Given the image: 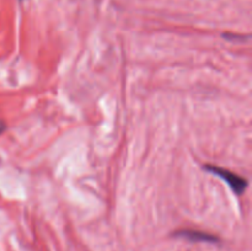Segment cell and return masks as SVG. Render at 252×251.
Returning a JSON list of instances; mask_svg holds the SVG:
<instances>
[{"label": "cell", "mask_w": 252, "mask_h": 251, "mask_svg": "<svg viewBox=\"0 0 252 251\" xmlns=\"http://www.w3.org/2000/svg\"><path fill=\"white\" fill-rule=\"evenodd\" d=\"M204 169L207 171H209L211 174L216 175V176L220 177L223 179L226 184L230 186V188L235 192L238 196L243 194L245 192L246 187H248V181H246L244 177L238 176L234 172L229 171V170L224 169V167H219V166H214V165H206Z\"/></svg>", "instance_id": "cell-1"}, {"label": "cell", "mask_w": 252, "mask_h": 251, "mask_svg": "<svg viewBox=\"0 0 252 251\" xmlns=\"http://www.w3.org/2000/svg\"><path fill=\"white\" fill-rule=\"evenodd\" d=\"M176 238H184L189 241H204V243H218L219 239L217 236L211 235L208 233H203V231L192 230V229H182V230L175 231L172 234Z\"/></svg>", "instance_id": "cell-2"}, {"label": "cell", "mask_w": 252, "mask_h": 251, "mask_svg": "<svg viewBox=\"0 0 252 251\" xmlns=\"http://www.w3.org/2000/svg\"><path fill=\"white\" fill-rule=\"evenodd\" d=\"M5 128H6V125H5L4 122H1V121H0V134H1V133L4 132Z\"/></svg>", "instance_id": "cell-3"}, {"label": "cell", "mask_w": 252, "mask_h": 251, "mask_svg": "<svg viewBox=\"0 0 252 251\" xmlns=\"http://www.w3.org/2000/svg\"><path fill=\"white\" fill-rule=\"evenodd\" d=\"M20 1H21V0H20Z\"/></svg>", "instance_id": "cell-4"}]
</instances>
